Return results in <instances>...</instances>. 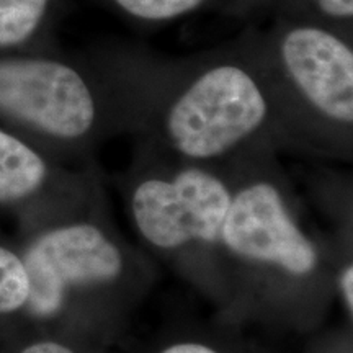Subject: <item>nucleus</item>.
Segmentation results:
<instances>
[{
  "instance_id": "nucleus-14",
  "label": "nucleus",
  "mask_w": 353,
  "mask_h": 353,
  "mask_svg": "<svg viewBox=\"0 0 353 353\" xmlns=\"http://www.w3.org/2000/svg\"><path fill=\"white\" fill-rule=\"evenodd\" d=\"M317 7L325 15L334 19H352L353 0H316Z\"/></svg>"
},
{
  "instance_id": "nucleus-5",
  "label": "nucleus",
  "mask_w": 353,
  "mask_h": 353,
  "mask_svg": "<svg viewBox=\"0 0 353 353\" xmlns=\"http://www.w3.org/2000/svg\"><path fill=\"white\" fill-rule=\"evenodd\" d=\"M262 65L283 148L324 161L353 159V50L317 26H294Z\"/></svg>"
},
{
  "instance_id": "nucleus-3",
  "label": "nucleus",
  "mask_w": 353,
  "mask_h": 353,
  "mask_svg": "<svg viewBox=\"0 0 353 353\" xmlns=\"http://www.w3.org/2000/svg\"><path fill=\"white\" fill-rule=\"evenodd\" d=\"M244 161L196 164L139 143L128 169L113 176L141 249L192 286L218 317L228 299L221 229Z\"/></svg>"
},
{
  "instance_id": "nucleus-6",
  "label": "nucleus",
  "mask_w": 353,
  "mask_h": 353,
  "mask_svg": "<svg viewBox=\"0 0 353 353\" xmlns=\"http://www.w3.org/2000/svg\"><path fill=\"white\" fill-rule=\"evenodd\" d=\"M151 85L117 90L74 65L41 57L0 61V113L92 161L120 130L143 126Z\"/></svg>"
},
{
  "instance_id": "nucleus-1",
  "label": "nucleus",
  "mask_w": 353,
  "mask_h": 353,
  "mask_svg": "<svg viewBox=\"0 0 353 353\" xmlns=\"http://www.w3.org/2000/svg\"><path fill=\"white\" fill-rule=\"evenodd\" d=\"M229 324L312 335L335 298L334 245L307 221L275 151L245 159L221 229Z\"/></svg>"
},
{
  "instance_id": "nucleus-2",
  "label": "nucleus",
  "mask_w": 353,
  "mask_h": 353,
  "mask_svg": "<svg viewBox=\"0 0 353 353\" xmlns=\"http://www.w3.org/2000/svg\"><path fill=\"white\" fill-rule=\"evenodd\" d=\"M30 294L25 319L113 347L159 280L151 255L123 237L107 198L38 229L20 252Z\"/></svg>"
},
{
  "instance_id": "nucleus-7",
  "label": "nucleus",
  "mask_w": 353,
  "mask_h": 353,
  "mask_svg": "<svg viewBox=\"0 0 353 353\" xmlns=\"http://www.w3.org/2000/svg\"><path fill=\"white\" fill-rule=\"evenodd\" d=\"M107 198L97 164L54 169L48 157L0 128V206L39 205L51 224L94 208Z\"/></svg>"
},
{
  "instance_id": "nucleus-10",
  "label": "nucleus",
  "mask_w": 353,
  "mask_h": 353,
  "mask_svg": "<svg viewBox=\"0 0 353 353\" xmlns=\"http://www.w3.org/2000/svg\"><path fill=\"white\" fill-rule=\"evenodd\" d=\"M112 347L68 332L37 329L10 342L0 353H108Z\"/></svg>"
},
{
  "instance_id": "nucleus-11",
  "label": "nucleus",
  "mask_w": 353,
  "mask_h": 353,
  "mask_svg": "<svg viewBox=\"0 0 353 353\" xmlns=\"http://www.w3.org/2000/svg\"><path fill=\"white\" fill-rule=\"evenodd\" d=\"M48 0H0V48L26 41L38 28Z\"/></svg>"
},
{
  "instance_id": "nucleus-13",
  "label": "nucleus",
  "mask_w": 353,
  "mask_h": 353,
  "mask_svg": "<svg viewBox=\"0 0 353 353\" xmlns=\"http://www.w3.org/2000/svg\"><path fill=\"white\" fill-rule=\"evenodd\" d=\"M307 353H353V327L345 324L341 329L312 334Z\"/></svg>"
},
{
  "instance_id": "nucleus-12",
  "label": "nucleus",
  "mask_w": 353,
  "mask_h": 353,
  "mask_svg": "<svg viewBox=\"0 0 353 353\" xmlns=\"http://www.w3.org/2000/svg\"><path fill=\"white\" fill-rule=\"evenodd\" d=\"M123 12L144 21H169L200 8L205 0H114Z\"/></svg>"
},
{
  "instance_id": "nucleus-8",
  "label": "nucleus",
  "mask_w": 353,
  "mask_h": 353,
  "mask_svg": "<svg viewBox=\"0 0 353 353\" xmlns=\"http://www.w3.org/2000/svg\"><path fill=\"white\" fill-rule=\"evenodd\" d=\"M145 353H272L244 334V327L213 321L176 322L162 329Z\"/></svg>"
},
{
  "instance_id": "nucleus-9",
  "label": "nucleus",
  "mask_w": 353,
  "mask_h": 353,
  "mask_svg": "<svg viewBox=\"0 0 353 353\" xmlns=\"http://www.w3.org/2000/svg\"><path fill=\"white\" fill-rule=\"evenodd\" d=\"M30 283L21 255L0 244V322L25 319Z\"/></svg>"
},
{
  "instance_id": "nucleus-4",
  "label": "nucleus",
  "mask_w": 353,
  "mask_h": 353,
  "mask_svg": "<svg viewBox=\"0 0 353 353\" xmlns=\"http://www.w3.org/2000/svg\"><path fill=\"white\" fill-rule=\"evenodd\" d=\"M141 143L169 156L231 165L283 149L273 97L262 65L218 61L154 83Z\"/></svg>"
}]
</instances>
